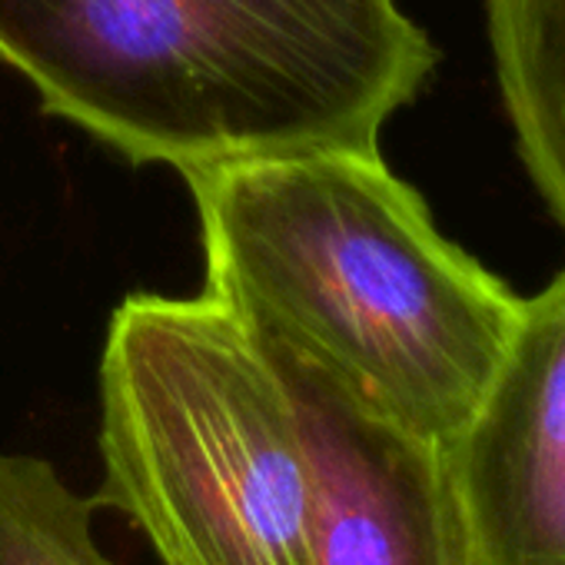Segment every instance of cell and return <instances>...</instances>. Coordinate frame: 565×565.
Returning <instances> with one entry per match:
<instances>
[{"label": "cell", "instance_id": "6da1fadb", "mask_svg": "<svg viewBox=\"0 0 565 565\" xmlns=\"http://www.w3.org/2000/svg\"><path fill=\"white\" fill-rule=\"evenodd\" d=\"M206 290L263 343L446 446L509 353L522 297L439 233L380 147L180 173Z\"/></svg>", "mask_w": 565, "mask_h": 565}, {"label": "cell", "instance_id": "7a4b0ae2", "mask_svg": "<svg viewBox=\"0 0 565 565\" xmlns=\"http://www.w3.org/2000/svg\"><path fill=\"white\" fill-rule=\"evenodd\" d=\"M44 110L177 173L380 147L439 54L396 0H0Z\"/></svg>", "mask_w": 565, "mask_h": 565}, {"label": "cell", "instance_id": "3957f363", "mask_svg": "<svg viewBox=\"0 0 565 565\" xmlns=\"http://www.w3.org/2000/svg\"><path fill=\"white\" fill-rule=\"evenodd\" d=\"M100 489L160 565H310L294 390L220 300L130 294L100 356Z\"/></svg>", "mask_w": 565, "mask_h": 565}, {"label": "cell", "instance_id": "277c9868", "mask_svg": "<svg viewBox=\"0 0 565 565\" xmlns=\"http://www.w3.org/2000/svg\"><path fill=\"white\" fill-rule=\"evenodd\" d=\"M310 452V565H472L446 446L279 353Z\"/></svg>", "mask_w": 565, "mask_h": 565}, {"label": "cell", "instance_id": "5b68a950", "mask_svg": "<svg viewBox=\"0 0 565 565\" xmlns=\"http://www.w3.org/2000/svg\"><path fill=\"white\" fill-rule=\"evenodd\" d=\"M472 565H565V269L522 320L446 443Z\"/></svg>", "mask_w": 565, "mask_h": 565}, {"label": "cell", "instance_id": "8992f818", "mask_svg": "<svg viewBox=\"0 0 565 565\" xmlns=\"http://www.w3.org/2000/svg\"><path fill=\"white\" fill-rule=\"evenodd\" d=\"M486 31L522 167L565 230V0H486Z\"/></svg>", "mask_w": 565, "mask_h": 565}, {"label": "cell", "instance_id": "52a82bcc", "mask_svg": "<svg viewBox=\"0 0 565 565\" xmlns=\"http://www.w3.org/2000/svg\"><path fill=\"white\" fill-rule=\"evenodd\" d=\"M94 512L44 456L0 452V565H117L97 542Z\"/></svg>", "mask_w": 565, "mask_h": 565}]
</instances>
